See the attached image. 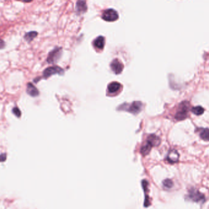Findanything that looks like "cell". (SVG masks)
<instances>
[{"instance_id": "9a60e30c", "label": "cell", "mask_w": 209, "mask_h": 209, "mask_svg": "<svg viewBox=\"0 0 209 209\" xmlns=\"http://www.w3.org/2000/svg\"><path fill=\"white\" fill-rule=\"evenodd\" d=\"M37 35L38 33L36 31H30L25 35L24 38L28 42H30L35 39V37H37Z\"/></svg>"}, {"instance_id": "e0dca14e", "label": "cell", "mask_w": 209, "mask_h": 209, "mask_svg": "<svg viewBox=\"0 0 209 209\" xmlns=\"http://www.w3.org/2000/svg\"><path fill=\"white\" fill-rule=\"evenodd\" d=\"M200 137L205 141H209V128H204L200 132Z\"/></svg>"}, {"instance_id": "44dd1931", "label": "cell", "mask_w": 209, "mask_h": 209, "mask_svg": "<svg viewBox=\"0 0 209 209\" xmlns=\"http://www.w3.org/2000/svg\"><path fill=\"white\" fill-rule=\"evenodd\" d=\"M5 47V42L3 40L0 39V50L4 49Z\"/></svg>"}, {"instance_id": "7c38bea8", "label": "cell", "mask_w": 209, "mask_h": 209, "mask_svg": "<svg viewBox=\"0 0 209 209\" xmlns=\"http://www.w3.org/2000/svg\"><path fill=\"white\" fill-rule=\"evenodd\" d=\"M94 46L99 49L102 50L104 48V38L103 36H99L97 37L93 42Z\"/></svg>"}, {"instance_id": "52a82bcc", "label": "cell", "mask_w": 209, "mask_h": 209, "mask_svg": "<svg viewBox=\"0 0 209 209\" xmlns=\"http://www.w3.org/2000/svg\"><path fill=\"white\" fill-rule=\"evenodd\" d=\"M110 67L115 74L118 75L122 72L123 69V65L118 59H115L111 63Z\"/></svg>"}, {"instance_id": "5bb4252c", "label": "cell", "mask_w": 209, "mask_h": 209, "mask_svg": "<svg viewBox=\"0 0 209 209\" xmlns=\"http://www.w3.org/2000/svg\"><path fill=\"white\" fill-rule=\"evenodd\" d=\"M152 147L149 144H148L146 142V143L141 147V154L143 156H146L148 155L149 154V152H150Z\"/></svg>"}, {"instance_id": "9c48e42d", "label": "cell", "mask_w": 209, "mask_h": 209, "mask_svg": "<svg viewBox=\"0 0 209 209\" xmlns=\"http://www.w3.org/2000/svg\"><path fill=\"white\" fill-rule=\"evenodd\" d=\"M179 154L176 150L172 149L170 151L166 157V160L168 161V162L170 163H175L179 161Z\"/></svg>"}, {"instance_id": "8fae6325", "label": "cell", "mask_w": 209, "mask_h": 209, "mask_svg": "<svg viewBox=\"0 0 209 209\" xmlns=\"http://www.w3.org/2000/svg\"><path fill=\"white\" fill-rule=\"evenodd\" d=\"M121 87V85L116 81H114L109 84L108 86V91L110 94H114L119 91Z\"/></svg>"}, {"instance_id": "7402d4cb", "label": "cell", "mask_w": 209, "mask_h": 209, "mask_svg": "<svg viewBox=\"0 0 209 209\" xmlns=\"http://www.w3.org/2000/svg\"><path fill=\"white\" fill-rule=\"evenodd\" d=\"M32 0H23V1L24 2H31Z\"/></svg>"}, {"instance_id": "3957f363", "label": "cell", "mask_w": 209, "mask_h": 209, "mask_svg": "<svg viewBox=\"0 0 209 209\" xmlns=\"http://www.w3.org/2000/svg\"><path fill=\"white\" fill-rule=\"evenodd\" d=\"M189 111V104L187 102H183L179 104V109L175 114V118L177 121H182L185 119L188 116Z\"/></svg>"}, {"instance_id": "5b68a950", "label": "cell", "mask_w": 209, "mask_h": 209, "mask_svg": "<svg viewBox=\"0 0 209 209\" xmlns=\"http://www.w3.org/2000/svg\"><path fill=\"white\" fill-rule=\"evenodd\" d=\"M64 73V70L61 67H58V66H51L44 71L43 72V77L45 79H47L49 77H50L53 75L54 74H58V75H63Z\"/></svg>"}, {"instance_id": "ba28073f", "label": "cell", "mask_w": 209, "mask_h": 209, "mask_svg": "<svg viewBox=\"0 0 209 209\" xmlns=\"http://www.w3.org/2000/svg\"><path fill=\"white\" fill-rule=\"evenodd\" d=\"M87 7L86 2L84 0H78L77 2L75 11L78 14H82L86 12Z\"/></svg>"}, {"instance_id": "ac0fdd59", "label": "cell", "mask_w": 209, "mask_h": 209, "mask_svg": "<svg viewBox=\"0 0 209 209\" xmlns=\"http://www.w3.org/2000/svg\"><path fill=\"white\" fill-rule=\"evenodd\" d=\"M163 185L166 189H171L174 186V183L172 180L167 179L163 181Z\"/></svg>"}, {"instance_id": "6da1fadb", "label": "cell", "mask_w": 209, "mask_h": 209, "mask_svg": "<svg viewBox=\"0 0 209 209\" xmlns=\"http://www.w3.org/2000/svg\"><path fill=\"white\" fill-rule=\"evenodd\" d=\"M143 108V104L139 101L133 102L130 104H123L118 108V110L119 111H125L129 112L133 114H138L139 113Z\"/></svg>"}, {"instance_id": "277c9868", "label": "cell", "mask_w": 209, "mask_h": 209, "mask_svg": "<svg viewBox=\"0 0 209 209\" xmlns=\"http://www.w3.org/2000/svg\"><path fill=\"white\" fill-rule=\"evenodd\" d=\"M62 48L61 47H56L52 52L49 53V56L47 59V61L49 64H53L56 63L61 58L62 55Z\"/></svg>"}, {"instance_id": "ffe728a7", "label": "cell", "mask_w": 209, "mask_h": 209, "mask_svg": "<svg viewBox=\"0 0 209 209\" xmlns=\"http://www.w3.org/2000/svg\"><path fill=\"white\" fill-rule=\"evenodd\" d=\"M6 158H7V156L5 153L2 154L0 155V162H4L6 160Z\"/></svg>"}, {"instance_id": "8992f818", "label": "cell", "mask_w": 209, "mask_h": 209, "mask_svg": "<svg viewBox=\"0 0 209 209\" xmlns=\"http://www.w3.org/2000/svg\"><path fill=\"white\" fill-rule=\"evenodd\" d=\"M102 17L106 21H114L119 18V15L114 9H108L104 11Z\"/></svg>"}, {"instance_id": "4fadbf2b", "label": "cell", "mask_w": 209, "mask_h": 209, "mask_svg": "<svg viewBox=\"0 0 209 209\" xmlns=\"http://www.w3.org/2000/svg\"><path fill=\"white\" fill-rule=\"evenodd\" d=\"M147 142L152 147L158 146L160 144V139L156 135H151L147 138Z\"/></svg>"}, {"instance_id": "d6986e66", "label": "cell", "mask_w": 209, "mask_h": 209, "mask_svg": "<svg viewBox=\"0 0 209 209\" xmlns=\"http://www.w3.org/2000/svg\"><path fill=\"white\" fill-rule=\"evenodd\" d=\"M12 113L17 118H20L21 116V111L20 110V109L18 108H17V107H15V108H14L12 109Z\"/></svg>"}, {"instance_id": "30bf717a", "label": "cell", "mask_w": 209, "mask_h": 209, "mask_svg": "<svg viewBox=\"0 0 209 209\" xmlns=\"http://www.w3.org/2000/svg\"><path fill=\"white\" fill-rule=\"evenodd\" d=\"M26 92L29 95L33 97H37L39 95V91H38V89L36 88L35 85H33L31 83H29L27 85Z\"/></svg>"}, {"instance_id": "2e32d148", "label": "cell", "mask_w": 209, "mask_h": 209, "mask_svg": "<svg viewBox=\"0 0 209 209\" xmlns=\"http://www.w3.org/2000/svg\"><path fill=\"white\" fill-rule=\"evenodd\" d=\"M192 112L197 116H200V115H201L204 113V109L202 106H195V107L192 108Z\"/></svg>"}, {"instance_id": "7a4b0ae2", "label": "cell", "mask_w": 209, "mask_h": 209, "mask_svg": "<svg viewBox=\"0 0 209 209\" xmlns=\"http://www.w3.org/2000/svg\"><path fill=\"white\" fill-rule=\"evenodd\" d=\"M186 199L195 202L201 203H204L206 201L205 196L194 188H192L188 190V193L186 196Z\"/></svg>"}]
</instances>
